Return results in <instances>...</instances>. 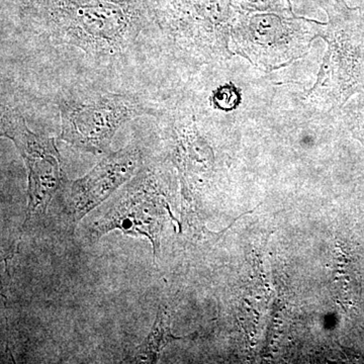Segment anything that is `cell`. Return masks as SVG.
<instances>
[{
	"label": "cell",
	"instance_id": "1",
	"mask_svg": "<svg viewBox=\"0 0 364 364\" xmlns=\"http://www.w3.org/2000/svg\"><path fill=\"white\" fill-rule=\"evenodd\" d=\"M21 31L45 47L75 50L93 66L128 63L160 33L150 0H16Z\"/></svg>",
	"mask_w": 364,
	"mask_h": 364
},
{
	"label": "cell",
	"instance_id": "2",
	"mask_svg": "<svg viewBox=\"0 0 364 364\" xmlns=\"http://www.w3.org/2000/svg\"><path fill=\"white\" fill-rule=\"evenodd\" d=\"M60 114V139L91 154L109 153L117 132L143 116L157 117L160 107L133 93L63 88L55 98Z\"/></svg>",
	"mask_w": 364,
	"mask_h": 364
},
{
	"label": "cell",
	"instance_id": "3",
	"mask_svg": "<svg viewBox=\"0 0 364 364\" xmlns=\"http://www.w3.org/2000/svg\"><path fill=\"white\" fill-rule=\"evenodd\" d=\"M161 37L198 64L229 59L237 11L233 0H150Z\"/></svg>",
	"mask_w": 364,
	"mask_h": 364
},
{
	"label": "cell",
	"instance_id": "4",
	"mask_svg": "<svg viewBox=\"0 0 364 364\" xmlns=\"http://www.w3.org/2000/svg\"><path fill=\"white\" fill-rule=\"evenodd\" d=\"M328 23L320 36L328 45L310 95L325 107L343 105L364 86V21L342 0H321Z\"/></svg>",
	"mask_w": 364,
	"mask_h": 364
},
{
	"label": "cell",
	"instance_id": "5",
	"mask_svg": "<svg viewBox=\"0 0 364 364\" xmlns=\"http://www.w3.org/2000/svg\"><path fill=\"white\" fill-rule=\"evenodd\" d=\"M323 23L301 16L237 11L231 30L232 51L270 71L305 56Z\"/></svg>",
	"mask_w": 364,
	"mask_h": 364
},
{
	"label": "cell",
	"instance_id": "6",
	"mask_svg": "<svg viewBox=\"0 0 364 364\" xmlns=\"http://www.w3.org/2000/svg\"><path fill=\"white\" fill-rule=\"evenodd\" d=\"M166 215L170 212L161 171L157 166L141 167L104 217L88 228L87 239L97 241L114 230L132 237H145L157 258Z\"/></svg>",
	"mask_w": 364,
	"mask_h": 364
},
{
	"label": "cell",
	"instance_id": "7",
	"mask_svg": "<svg viewBox=\"0 0 364 364\" xmlns=\"http://www.w3.org/2000/svg\"><path fill=\"white\" fill-rule=\"evenodd\" d=\"M0 124L1 136L13 141L28 170V223L45 214L65 181L61 156L55 139L31 130L23 114L11 105H1Z\"/></svg>",
	"mask_w": 364,
	"mask_h": 364
},
{
	"label": "cell",
	"instance_id": "8",
	"mask_svg": "<svg viewBox=\"0 0 364 364\" xmlns=\"http://www.w3.org/2000/svg\"><path fill=\"white\" fill-rule=\"evenodd\" d=\"M142 151L130 144L123 149L107 153L81 178L65 179L59 191L64 212L76 224L130 181L142 167Z\"/></svg>",
	"mask_w": 364,
	"mask_h": 364
},
{
	"label": "cell",
	"instance_id": "9",
	"mask_svg": "<svg viewBox=\"0 0 364 364\" xmlns=\"http://www.w3.org/2000/svg\"><path fill=\"white\" fill-rule=\"evenodd\" d=\"M181 339L173 336L170 332V316L167 306H161L158 309L156 318L151 328L149 335L144 340L140 346L136 347L130 358V363H156L160 353L165 347Z\"/></svg>",
	"mask_w": 364,
	"mask_h": 364
},
{
	"label": "cell",
	"instance_id": "10",
	"mask_svg": "<svg viewBox=\"0 0 364 364\" xmlns=\"http://www.w3.org/2000/svg\"><path fill=\"white\" fill-rule=\"evenodd\" d=\"M235 9L242 13H272L294 16L289 0H233Z\"/></svg>",
	"mask_w": 364,
	"mask_h": 364
},
{
	"label": "cell",
	"instance_id": "11",
	"mask_svg": "<svg viewBox=\"0 0 364 364\" xmlns=\"http://www.w3.org/2000/svg\"><path fill=\"white\" fill-rule=\"evenodd\" d=\"M212 102L215 109L230 112L240 105L241 95L233 85H222L214 91Z\"/></svg>",
	"mask_w": 364,
	"mask_h": 364
}]
</instances>
